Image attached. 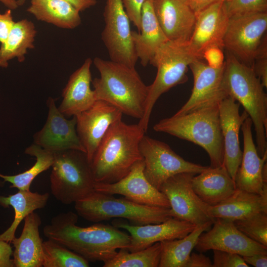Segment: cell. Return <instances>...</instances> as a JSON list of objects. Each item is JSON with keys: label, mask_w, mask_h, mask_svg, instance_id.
<instances>
[{"label": "cell", "mask_w": 267, "mask_h": 267, "mask_svg": "<svg viewBox=\"0 0 267 267\" xmlns=\"http://www.w3.org/2000/svg\"><path fill=\"white\" fill-rule=\"evenodd\" d=\"M20 236L11 242L14 247L13 265L15 267H41L42 266L43 240L39 232L42 223L40 216L32 212L24 219Z\"/></svg>", "instance_id": "obj_27"}, {"label": "cell", "mask_w": 267, "mask_h": 267, "mask_svg": "<svg viewBox=\"0 0 267 267\" xmlns=\"http://www.w3.org/2000/svg\"><path fill=\"white\" fill-rule=\"evenodd\" d=\"M210 259L202 253H191L184 267H212Z\"/></svg>", "instance_id": "obj_43"}, {"label": "cell", "mask_w": 267, "mask_h": 267, "mask_svg": "<svg viewBox=\"0 0 267 267\" xmlns=\"http://www.w3.org/2000/svg\"><path fill=\"white\" fill-rule=\"evenodd\" d=\"M27 11L38 20L61 28L73 29L81 23L80 12L61 0H31Z\"/></svg>", "instance_id": "obj_28"}, {"label": "cell", "mask_w": 267, "mask_h": 267, "mask_svg": "<svg viewBox=\"0 0 267 267\" xmlns=\"http://www.w3.org/2000/svg\"><path fill=\"white\" fill-rule=\"evenodd\" d=\"M125 10L138 32L141 28V12L146 0H122Z\"/></svg>", "instance_id": "obj_38"}, {"label": "cell", "mask_w": 267, "mask_h": 267, "mask_svg": "<svg viewBox=\"0 0 267 267\" xmlns=\"http://www.w3.org/2000/svg\"><path fill=\"white\" fill-rule=\"evenodd\" d=\"M228 17L242 13L267 12V0H223Z\"/></svg>", "instance_id": "obj_36"}, {"label": "cell", "mask_w": 267, "mask_h": 267, "mask_svg": "<svg viewBox=\"0 0 267 267\" xmlns=\"http://www.w3.org/2000/svg\"><path fill=\"white\" fill-rule=\"evenodd\" d=\"M49 196L48 192L40 194L29 190H19L8 196H0V205L4 207L10 206L14 211V218L11 225L0 234V240L11 242L21 222L30 213L44 208Z\"/></svg>", "instance_id": "obj_30"}, {"label": "cell", "mask_w": 267, "mask_h": 267, "mask_svg": "<svg viewBox=\"0 0 267 267\" xmlns=\"http://www.w3.org/2000/svg\"><path fill=\"white\" fill-rule=\"evenodd\" d=\"M92 62L100 73L99 78L91 81L96 100L106 101L123 114L141 119L148 86L142 81L135 67L98 57Z\"/></svg>", "instance_id": "obj_3"}, {"label": "cell", "mask_w": 267, "mask_h": 267, "mask_svg": "<svg viewBox=\"0 0 267 267\" xmlns=\"http://www.w3.org/2000/svg\"><path fill=\"white\" fill-rule=\"evenodd\" d=\"M212 267H249L242 256L235 253L213 250Z\"/></svg>", "instance_id": "obj_37"}, {"label": "cell", "mask_w": 267, "mask_h": 267, "mask_svg": "<svg viewBox=\"0 0 267 267\" xmlns=\"http://www.w3.org/2000/svg\"><path fill=\"white\" fill-rule=\"evenodd\" d=\"M224 65L220 68L210 67L202 59H195L189 65L193 77L191 94L174 115H180L216 105L228 96L223 83Z\"/></svg>", "instance_id": "obj_13"}, {"label": "cell", "mask_w": 267, "mask_h": 267, "mask_svg": "<svg viewBox=\"0 0 267 267\" xmlns=\"http://www.w3.org/2000/svg\"><path fill=\"white\" fill-rule=\"evenodd\" d=\"M143 159L137 162L123 178L113 183L95 182L94 190L105 194L122 195L135 203L170 208L166 196L155 188L144 176Z\"/></svg>", "instance_id": "obj_15"}, {"label": "cell", "mask_w": 267, "mask_h": 267, "mask_svg": "<svg viewBox=\"0 0 267 267\" xmlns=\"http://www.w3.org/2000/svg\"><path fill=\"white\" fill-rule=\"evenodd\" d=\"M223 83L228 96L244 108L256 132L260 157L267 153V95L253 68L227 52Z\"/></svg>", "instance_id": "obj_4"}, {"label": "cell", "mask_w": 267, "mask_h": 267, "mask_svg": "<svg viewBox=\"0 0 267 267\" xmlns=\"http://www.w3.org/2000/svg\"><path fill=\"white\" fill-rule=\"evenodd\" d=\"M37 30L34 24L27 19L15 22L8 37L0 46V67L7 68L9 60L25 59L28 49L34 48Z\"/></svg>", "instance_id": "obj_29"}, {"label": "cell", "mask_w": 267, "mask_h": 267, "mask_svg": "<svg viewBox=\"0 0 267 267\" xmlns=\"http://www.w3.org/2000/svg\"><path fill=\"white\" fill-rule=\"evenodd\" d=\"M252 122L248 117L241 130L243 136V151L241 164L234 178L236 189L261 193L267 185V153L261 157L255 145Z\"/></svg>", "instance_id": "obj_19"}, {"label": "cell", "mask_w": 267, "mask_h": 267, "mask_svg": "<svg viewBox=\"0 0 267 267\" xmlns=\"http://www.w3.org/2000/svg\"><path fill=\"white\" fill-rule=\"evenodd\" d=\"M240 105L230 96L219 104L220 121L224 147L223 164L234 180L242 157L239 139V131L245 120L249 117L245 111L240 114Z\"/></svg>", "instance_id": "obj_21"}, {"label": "cell", "mask_w": 267, "mask_h": 267, "mask_svg": "<svg viewBox=\"0 0 267 267\" xmlns=\"http://www.w3.org/2000/svg\"><path fill=\"white\" fill-rule=\"evenodd\" d=\"M187 44L168 41L157 50L150 63L157 68V72L154 81L148 86L144 114L138 123L145 132L152 109L159 97L188 80L189 65L197 58L189 51Z\"/></svg>", "instance_id": "obj_8"}, {"label": "cell", "mask_w": 267, "mask_h": 267, "mask_svg": "<svg viewBox=\"0 0 267 267\" xmlns=\"http://www.w3.org/2000/svg\"><path fill=\"white\" fill-rule=\"evenodd\" d=\"M0 2L8 9H10L11 10L16 9L17 7H18V6L17 5L15 0H0Z\"/></svg>", "instance_id": "obj_47"}, {"label": "cell", "mask_w": 267, "mask_h": 267, "mask_svg": "<svg viewBox=\"0 0 267 267\" xmlns=\"http://www.w3.org/2000/svg\"><path fill=\"white\" fill-rule=\"evenodd\" d=\"M78 220V214L72 211L58 214L44 226V235L91 262L104 263L118 249L129 247L130 235L118 228L97 222L80 227L76 225Z\"/></svg>", "instance_id": "obj_1"}, {"label": "cell", "mask_w": 267, "mask_h": 267, "mask_svg": "<svg viewBox=\"0 0 267 267\" xmlns=\"http://www.w3.org/2000/svg\"><path fill=\"white\" fill-rule=\"evenodd\" d=\"M154 11L169 41L187 44L193 32L196 14L186 0H152Z\"/></svg>", "instance_id": "obj_22"}, {"label": "cell", "mask_w": 267, "mask_h": 267, "mask_svg": "<svg viewBox=\"0 0 267 267\" xmlns=\"http://www.w3.org/2000/svg\"><path fill=\"white\" fill-rule=\"evenodd\" d=\"M214 222L198 225L183 238L160 242L161 253L158 267H184L201 234L208 230Z\"/></svg>", "instance_id": "obj_31"}, {"label": "cell", "mask_w": 267, "mask_h": 267, "mask_svg": "<svg viewBox=\"0 0 267 267\" xmlns=\"http://www.w3.org/2000/svg\"><path fill=\"white\" fill-rule=\"evenodd\" d=\"M16 2L17 5L19 6H21L24 4L26 1L27 0H15Z\"/></svg>", "instance_id": "obj_48"}, {"label": "cell", "mask_w": 267, "mask_h": 267, "mask_svg": "<svg viewBox=\"0 0 267 267\" xmlns=\"http://www.w3.org/2000/svg\"><path fill=\"white\" fill-rule=\"evenodd\" d=\"M139 150L144 164V176L159 190L164 182L175 175H196L208 168L184 160L166 143L145 135L140 140Z\"/></svg>", "instance_id": "obj_10"}, {"label": "cell", "mask_w": 267, "mask_h": 267, "mask_svg": "<svg viewBox=\"0 0 267 267\" xmlns=\"http://www.w3.org/2000/svg\"><path fill=\"white\" fill-rule=\"evenodd\" d=\"M92 60L87 58L73 72L62 92L63 97L58 109L65 116H75L90 108L96 101L90 88V67Z\"/></svg>", "instance_id": "obj_23"}, {"label": "cell", "mask_w": 267, "mask_h": 267, "mask_svg": "<svg viewBox=\"0 0 267 267\" xmlns=\"http://www.w3.org/2000/svg\"><path fill=\"white\" fill-rule=\"evenodd\" d=\"M25 153L36 158L34 165L25 172L13 176L0 174L4 182L11 183L10 187L19 190H29L36 177L52 166L54 162V153L33 143L26 148Z\"/></svg>", "instance_id": "obj_32"}, {"label": "cell", "mask_w": 267, "mask_h": 267, "mask_svg": "<svg viewBox=\"0 0 267 267\" xmlns=\"http://www.w3.org/2000/svg\"><path fill=\"white\" fill-rule=\"evenodd\" d=\"M66 1L74 6L79 12L84 11L97 3L96 0H61Z\"/></svg>", "instance_id": "obj_46"}, {"label": "cell", "mask_w": 267, "mask_h": 267, "mask_svg": "<svg viewBox=\"0 0 267 267\" xmlns=\"http://www.w3.org/2000/svg\"><path fill=\"white\" fill-rule=\"evenodd\" d=\"M244 261L248 264L255 267H267V254H256L242 256Z\"/></svg>", "instance_id": "obj_44"}, {"label": "cell", "mask_w": 267, "mask_h": 267, "mask_svg": "<svg viewBox=\"0 0 267 267\" xmlns=\"http://www.w3.org/2000/svg\"><path fill=\"white\" fill-rule=\"evenodd\" d=\"M122 115L109 103L97 100L88 109L75 116L77 133L90 163L108 129L122 119Z\"/></svg>", "instance_id": "obj_17"}, {"label": "cell", "mask_w": 267, "mask_h": 267, "mask_svg": "<svg viewBox=\"0 0 267 267\" xmlns=\"http://www.w3.org/2000/svg\"><path fill=\"white\" fill-rule=\"evenodd\" d=\"M46 104L47 120L43 128L34 135V143L53 153L69 149L86 153L77 133L76 117L66 119L51 97Z\"/></svg>", "instance_id": "obj_16"}, {"label": "cell", "mask_w": 267, "mask_h": 267, "mask_svg": "<svg viewBox=\"0 0 267 267\" xmlns=\"http://www.w3.org/2000/svg\"><path fill=\"white\" fill-rule=\"evenodd\" d=\"M12 254V247L8 242L0 240V267H14L13 259H11Z\"/></svg>", "instance_id": "obj_42"}, {"label": "cell", "mask_w": 267, "mask_h": 267, "mask_svg": "<svg viewBox=\"0 0 267 267\" xmlns=\"http://www.w3.org/2000/svg\"><path fill=\"white\" fill-rule=\"evenodd\" d=\"M153 129L201 146L209 155L210 167L216 168L223 164L219 104L163 119L153 126Z\"/></svg>", "instance_id": "obj_5"}, {"label": "cell", "mask_w": 267, "mask_h": 267, "mask_svg": "<svg viewBox=\"0 0 267 267\" xmlns=\"http://www.w3.org/2000/svg\"><path fill=\"white\" fill-rule=\"evenodd\" d=\"M237 228L251 239L267 247V213L233 221Z\"/></svg>", "instance_id": "obj_35"}, {"label": "cell", "mask_w": 267, "mask_h": 267, "mask_svg": "<svg viewBox=\"0 0 267 267\" xmlns=\"http://www.w3.org/2000/svg\"><path fill=\"white\" fill-rule=\"evenodd\" d=\"M213 225L211 229L202 232L198 238L195 248L199 252L218 250L241 256L267 254V247L245 235L237 228L233 221L216 218Z\"/></svg>", "instance_id": "obj_14"}, {"label": "cell", "mask_w": 267, "mask_h": 267, "mask_svg": "<svg viewBox=\"0 0 267 267\" xmlns=\"http://www.w3.org/2000/svg\"><path fill=\"white\" fill-rule=\"evenodd\" d=\"M150 0L152 1V0Z\"/></svg>", "instance_id": "obj_49"}, {"label": "cell", "mask_w": 267, "mask_h": 267, "mask_svg": "<svg viewBox=\"0 0 267 267\" xmlns=\"http://www.w3.org/2000/svg\"><path fill=\"white\" fill-rule=\"evenodd\" d=\"M53 153L50 182L56 200L70 204L94 190L95 181L86 153L69 149Z\"/></svg>", "instance_id": "obj_7"}, {"label": "cell", "mask_w": 267, "mask_h": 267, "mask_svg": "<svg viewBox=\"0 0 267 267\" xmlns=\"http://www.w3.org/2000/svg\"><path fill=\"white\" fill-rule=\"evenodd\" d=\"M222 48L212 46L206 48L202 54V59H205L207 64L214 68H220L225 63Z\"/></svg>", "instance_id": "obj_39"}, {"label": "cell", "mask_w": 267, "mask_h": 267, "mask_svg": "<svg viewBox=\"0 0 267 267\" xmlns=\"http://www.w3.org/2000/svg\"><path fill=\"white\" fill-rule=\"evenodd\" d=\"M15 22L13 19L11 9H8L4 13H0V43L6 39Z\"/></svg>", "instance_id": "obj_41"}, {"label": "cell", "mask_w": 267, "mask_h": 267, "mask_svg": "<svg viewBox=\"0 0 267 267\" xmlns=\"http://www.w3.org/2000/svg\"><path fill=\"white\" fill-rule=\"evenodd\" d=\"M252 68L265 88H267V49L263 50L255 59Z\"/></svg>", "instance_id": "obj_40"}, {"label": "cell", "mask_w": 267, "mask_h": 267, "mask_svg": "<svg viewBox=\"0 0 267 267\" xmlns=\"http://www.w3.org/2000/svg\"><path fill=\"white\" fill-rule=\"evenodd\" d=\"M44 267H88L89 261L76 253L53 240L43 242Z\"/></svg>", "instance_id": "obj_34"}, {"label": "cell", "mask_w": 267, "mask_h": 267, "mask_svg": "<svg viewBox=\"0 0 267 267\" xmlns=\"http://www.w3.org/2000/svg\"><path fill=\"white\" fill-rule=\"evenodd\" d=\"M145 131L137 124L119 120L108 129L92 158L95 182L113 183L125 177L133 166L143 160L139 143Z\"/></svg>", "instance_id": "obj_2"}, {"label": "cell", "mask_w": 267, "mask_h": 267, "mask_svg": "<svg viewBox=\"0 0 267 267\" xmlns=\"http://www.w3.org/2000/svg\"><path fill=\"white\" fill-rule=\"evenodd\" d=\"M75 209L78 215L94 222L123 218L143 225L161 223L172 217L169 208L139 204L95 190L76 201Z\"/></svg>", "instance_id": "obj_6"}, {"label": "cell", "mask_w": 267, "mask_h": 267, "mask_svg": "<svg viewBox=\"0 0 267 267\" xmlns=\"http://www.w3.org/2000/svg\"><path fill=\"white\" fill-rule=\"evenodd\" d=\"M161 253L160 242L134 252L121 249L113 258L104 262L103 267H158Z\"/></svg>", "instance_id": "obj_33"}, {"label": "cell", "mask_w": 267, "mask_h": 267, "mask_svg": "<svg viewBox=\"0 0 267 267\" xmlns=\"http://www.w3.org/2000/svg\"><path fill=\"white\" fill-rule=\"evenodd\" d=\"M132 37L138 59L144 67L151 63L157 50L169 41L157 20L152 1L144 2L140 30L132 31Z\"/></svg>", "instance_id": "obj_25"}, {"label": "cell", "mask_w": 267, "mask_h": 267, "mask_svg": "<svg viewBox=\"0 0 267 267\" xmlns=\"http://www.w3.org/2000/svg\"><path fill=\"white\" fill-rule=\"evenodd\" d=\"M267 12L235 14L228 17L223 48L252 67L257 56L267 48Z\"/></svg>", "instance_id": "obj_9"}, {"label": "cell", "mask_w": 267, "mask_h": 267, "mask_svg": "<svg viewBox=\"0 0 267 267\" xmlns=\"http://www.w3.org/2000/svg\"><path fill=\"white\" fill-rule=\"evenodd\" d=\"M222 1L215 2L196 14L194 29L187 45L190 53L198 59H202L203 52L210 46L223 48L228 16Z\"/></svg>", "instance_id": "obj_18"}, {"label": "cell", "mask_w": 267, "mask_h": 267, "mask_svg": "<svg viewBox=\"0 0 267 267\" xmlns=\"http://www.w3.org/2000/svg\"><path fill=\"white\" fill-rule=\"evenodd\" d=\"M113 226L124 229L130 233L131 241L128 249L130 252L144 249L156 242L183 238L197 226L174 217L159 223L131 225L116 222Z\"/></svg>", "instance_id": "obj_20"}, {"label": "cell", "mask_w": 267, "mask_h": 267, "mask_svg": "<svg viewBox=\"0 0 267 267\" xmlns=\"http://www.w3.org/2000/svg\"><path fill=\"white\" fill-rule=\"evenodd\" d=\"M221 0H186L188 5L195 14L210 5Z\"/></svg>", "instance_id": "obj_45"}, {"label": "cell", "mask_w": 267, "mask_h": 267, "mask_svg": "<svg viewBox=\"0 0 267 267\" xmlns=\"http://www.w3.org/2000/svg\"><path fill=\"white\" fill-rule=\"evenodd\" d=\"M208 212L213 219L222 218L234 221L260 213H267V185L261 193L236 189L229 197L211 206Z\"/></svg>", "instance_id": "obj_24"}, {"label": "cell", "mask_w": 267, "mask_h": 267, "mask_svg": "<svg viewBox=\"0 0 267 267\" xmlns=\"http://www.w3.org/2000/svg\"><path fill=\"white\" fill-rule=\"evenodd\" d=\"M195 174L181 173L169 178L160 188L169 200L172 217L186 221L196 225L215 219L208 212L209 205L194 192L191 179Z\"/></svg>", "instance_id": "obj_12"}, {"label": "cell", "mask_w": 267, "mask_h": 267, "mask_svg": "<svg viewBox=\"0 0 267 267\" xmlns=\"http://www.w3.org/2000/svg\"><path fill=\"white\" fill-rule=\"evenodd\" d=\"M105 26L101 39L110 60L135 67L138 60L132 40L130 20L122 0H106L103 13Z\"/></svg>", "instance_id": "obj_11"}, {"label": "cell", "mask_w": 267, "mask_h": 267, "mask_svg": "<svg viewBox=\"0 0 267 267\" xmlns=\"http://www.w3.org/2000/svg\"><path fill=\"white\" fill-rule=\"evenodd\" d=\"M191 185L198 197L211 206L223 201L236 190L234 180L224 164L216 168L208 167L192 177Z\"/></svg>", "instance_id": "obj_26"}]
</instances>
